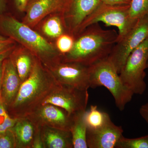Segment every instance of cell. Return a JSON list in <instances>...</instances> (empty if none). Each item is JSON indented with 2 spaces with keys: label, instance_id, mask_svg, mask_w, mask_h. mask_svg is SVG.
<instances>
[{
  "label": "cell",
  "instance_id": "f546056e",
  "mask_svg": "<svg viewBox=\"0 0 148 148\" xmlns=\"http://www.w3.org/2000/svg\"><path fill=\"white\" fill-rule=\"evenodd\" d=\"M141 116L148 123V102L142 106L140 110Z\"/></svg>",
  "mask_w": 148,
  "mask_h": 148
},
{
  "label": "cell",
  "instance_id": "7c38bea8",
  "mask_svg": "<svg viewBox=\"0 0 148 148\" xmlns=\"http://www.w3.org/2000/svg\"><path fill=\"white\" fill-rule=\"evenodd\" d=\"M68 3L69 0H32L27 9L23 23L33 27L51 13L59 12L64 14Z\"/></svg>",
  "mask_w": 148,
  "mask_h": 148
},
{
  "label": "cell",
  "instance_id": "1f68e13d",
  "mask_svg": "<svg viewBox=\"0 0 148 148\" xmlns=\"http://www.w3.org/2000/svg\"><path fill=\"white\" fill-rule=\"evenodd\" d=\"M6 3V0H0V14L5 10Z\"/></svg>",
  "mask_w": 148,
  "mask_h": 148
},
{
  "label": "cell",
  "instance_id": "7402d4cb",
  "mask_svg": "<svg viewBox=\"0 0 148 148\" xmlns=\"http://www.w3.org/2000/svg\"><path fill=\"white\" fill-rule=\"evenodd\" d=\"M115 148H148V135L140 138H127L123 135Z\"/></svg>",
  "mask_w": 148,
  "mask_h": 148
},
{
  "label": "cell",
  "instance_id": "83f0119b",
  "mask_svg": "<svg viewBox=\"0 0 148 148\" xmlns=\"http://www.w3.org/2000/svg\"><path fill=\"white\" fill-rule=\"evenodd\" d=\"M101 2L108 5H129L131 0H101Z\"/></svg>",
  "mask_w": 148,
  "mask_h": 148
},
{
  "label": "cell",
  "instance_id": "d6a6232c",
  "mask_svg": "<svg viewBox=\"0 0 148 148\" xmlns=\"http://www.w3.org/2000/svg\"><path fill=\"white\" fill-rule=\"evenodd\" d=\"M3 69L4 65L3 62V64L0 65V82H1L2 80Z\"/></svg>",
  "mask_w": 148,
  "mask_h": 148
},
{
  "label": "cell",
  "instance_id": "44dd1931",
  "mask_svg": "<svg viewBox=\"0 0 148 148\" xmlns=\"http://www.w3.org/2000/svg\"><path fill=\"white\" fill-rule=\"evenodd\" d=\"M42 31L48 36L53 38H58L64 32L61 20L57 16L48 19L43 25Z\"/></svg>",
  "mask_w": 148,
  "mask_h": 148
},
{
  "label": "cell",
  "instance_id": "d4e9b609",
  "mask_svg": "<svg viewBox=\"0 0 148 148\" xmlns=\"http://www.w3.org/2000/svg\"><path fill=\"white\" fill-rule=\"evenodd\" d=\"M16 148V142L11 129L0 134V148Z\"/></svg>",
  "mask_w": 148,
  "mask_h": 148
},
{
  "label": "cell",
  "instance_id": "f1b7e54d",
  "mask_svg": "<svg viewBox=\"0 0 148 148\" xmlns=\"http://www.w3.org/2000/svg\"><path fill=\"white\" fill-rule=\"evenodd\" d=\"M13 44L12 40L10 39L0 41V53L13 48Z\"/></svg>",
  "mask_w": 148,
  "mask_h": 148
},
{
  "label": "cell",
  "instance_id": "7a4b0ae2",
  "mask_svg": "<svg viewBox=\"0 0 148 148\" xmlns=\"http://www.w3.org/2000/svg\"><path fill=\"white\" fill-rule=\"evenodd\" d=\"M74 37L77 38H74L71 50L61 55V61L90 66L108 58L117 41L118 34L114 29L104 30L96 23Z\"/></svg>",
  "mask_w": 148,
  "mask_h": 148
},
{
  "label": "cell",
  "instance_id": "d590c367",
  "mask_svg": "<svg viewBox=\"0 0 148 148\" xmlns=\"http://www.w3.org/2000/svg\"><path fill=\"white\" fill-rule=\"evenodd\" d=\"M147 68H148V61L147 63Z\"/></svg>",
  "mask_w": 148,
  "mask_h": 148
},
{
  "label": "cell",
  "instance_id": "30bf717a",
  "mask_svg": "<svg viewBox=\"0 0 148 148\" xmlns=\"http://www.w3.org/2000/svg\"><path fill=\"white\" fill-rule=\"evenodd\" d=\"M26 117L36 126L46 125L69 130H71L73 121V116L65 110L50 104L39 106Z\"/></svg>",
  "mask_w": 148,
  "mask_h": 148
},
{
  "label": "cell",
  "instance_id": "e575fe53",
  "mask_svg": "<svg viewBox=\"0 0 148 148\" xmlns=\"http://www.w3.org/2000/svg\"><path fill=\"white\" fill-rule=\"evenodd\" d=\"M2 81L0 82V101L1 99V93Z\"/></svg>",
  "mask_w": 148,
  "mask_h": 148
},
{
  "label": "cell",
  "instance_id": "8992f818",
  "mask_svg": "<svg viewBox=\"0 0 148 148\" xmlns=\"http://www.w3.org/2000/svg\"><path fill=\"white\" fill-rule=\"evenodd\" d=\"M148 61V38L130 54L119 75L123 83L134 94L146 90L145 70Z\"/></svg>",
  "mask_w": 148,
  "mask_h": 148
},
{
  "label": "cell",
  "instance_id": "9a60e30c",
  "mask_svg": "<svg viewBox=\"0 0 148 148\" xmlns=\"http://www.w3.org/2000/svg\"><path fill=\"white\" fill-rule=\"evenodd\" d=\"M44 148H73L71 130L49 126H41Z\"/></svg>",
  "mask_w": 148,
  "mask_h": 148
},
{
  "label": "cell",
  "instance_id": "3957f363",
  "mask_svg": "<svg viewBox=\"0 0 148 148\" xmlns=\"http://www.w3.org/2000/svg\"><path fill=\"white\" fill-rule=\"evenodd\" d=\"M1 26L10 37L27 47L44 65L61 59V54L53 46L27 24L13 17L7 16L1 21Z\"/></svg>",
  "mask_w": 148,
  "mask_h": 148
},
{
  "label": "cell",
  "instance_id": "5b68a950",
  "mask_svg": "<svg viewBox=\"0 0 148 148\" xmlns=\"http://www.w3.org/2000/svg\"><path fill=\"white\" fill-rule=\"evenodd\" d=\"M129 7V5H111L101 3L83 22L76 35L90 25L102 22L107 26L117 28L118 40L126 35L138 21L130 17Z\"/></svg>",
  "mask_w": 148,
  "mask_h": 148
},
{
  "label": "cell",
  "instance_id": "6da1fadb",
  "mask_svg": "<svg viewBox=\"0 0 148 148\" xmlns=\"http://www.w3.org/2000/svg\"><path fill=\"white\" fill-rule=\"evenodd\" d=\"M60 84L36 58L31 74L21 83L14 101L7 110L12 117H25L41 106Z\"/></svg>",
  "mask_w": 148,
  "mask_h": 148
},
{
  "label": "cell",
  "instance_id": "e0dca14e",
  "mask_svg": "<svg viewBox=\"0 0 148 148\" xmlns=\"http://www.w3.org/2000/svg\"><path fill=\"white\" fill-rule=\"evenodd\" d=\"M86 111L78 113L73 116V123L71 131L73 138V148H88L86 140L87 126L84 117Z\"/></svg>",
  "mask_w": 148,
  "mask_h": 148
},
{
  "label": "cell",
  "instance_id": "d6986e66",
  "mask_svg": "<svg viewBox=\"0 0 148 148\" xmlns=\"http://www.w3.org/2000/svg\"><path fill=\"white\" fill-rule=\"evenodd\" d=\"M84 117L87 128L90 129L102 127L111 120L107 113L99 110L97 106L92 105L89 110L85 111Z\"/></svg>",
  "mask_w": 148,
  "mask_h": 148
},
{
  "label": "cell",
  "instance_id": "484cf974",
  "mask_svg": "<svg viewBox=\"0 0 148 148\" xmlns=\"http://www.w3.org/2000/svg\"><path fill=\"white\" fill-rule=\"evenodd\" d=\"M32 148H44L42 138L41 135L40 127L36 126V130Z\"/></svg>",
  "mask_w": 148,
  "mask_h": 148
},
{
  "label": "cell",
  "instance_id": "603a6c76",
  "mask_svg": "<svg viewBox=\"0 0 148 148\" xmlns=\"http://www.w3.org/2000/svg\"><path fill=\"white\" fill-rule=\"evenodd\" d=\"M17 119H18L11 116L1 99L0 101V134L11 129L15 125Z\"/></svg>",
  "mask_w": 148,
  "mask_h": 148
},
{
  "label": "cell",
  "instance_id": "ac0fdd59",
  "mask_svg": "<svg viewBox=\"0 0 148 148\" xmlns=\"http://www.w3.org/2000/svg\"><path fill=\"white\" fill-rule=\"evenodd\" d=\"M21 82L29 76L33 69L35 60L37 57L31 52L21 51L12 53L10 56Z\"/></svg>",
  "mask_w": 148,
  "mask_h": 148
},
{
  "label": "cell",
  "instance_id": "ba28073f",
  "mask_svg": "<svg viewBox=\"0 0 148 148\" xmlns=\"http://www.w3.org/2000/svg\"><path fill=\"white\" fill-rule=\"evenodd\" d=\"M45 66L61 84L82 90L90 88L89 66L61 60Z\"/></svg>",
  "mask_w": 148,
  "mask_h": 148
},
{
  "label": "cell",
  "instance_id": "52a82bcc",
  "mask_svg": "<svg viewBox=\"0 0 148 148\" xmlns=\"http://www.w3.org/2000/svg\"><path fill=\"white\" fill-rule=\"evenodd\" d=\"M148 38V15L138 19L134 27L118 40L108 59L119 74L128 56Z\"/></svg>",
  "mask_w": 148,
  "mask_h": 148
},
{
  "label": "cell",
  "instance_id": "5bb4252c",
  "mask_svg": "<svg viewBox=\"0 0 148 148\" xmlns=\"http://www.w3.org/2000/svg\"><path fill=\"white\" fill-rule=\"evenodd\" d=\"M3 65L1 98L7 108L14 101L22 82L10 57L4 61Z\"/></svg>",
  "mask_w": 148,
  "mask_h": 148
},
{
  "label": "cell",
  "instance_id": "9c48e42d",
  "mask_svg": "<svg viewBox=\"0 0 148 148\" xmlns=\"http://www.w3.org/2000/svg\"><path fill=\"white\" fill-rule=\"evenodd\" d=\"M88 98V90H80L61 84L42 105L50 104L58 106L65 110L70 115L73 116L86 110Z\"/></svg>",
  "mask_w": 148,
  "mask_h": 148
},
{
  "label": "cell",
  "instance_id": "2e32d148",
  "mask_svg": "<svg viewBox=\"0 0 148 148\" xmlns=\"http://www.w3.org/2000/svg\"><path fill=\"white\" fill-rule=\"evenodd\" d=\"M16 148H32L36 126L27 117L18 119L11 128Z\"/></svg>",
  "mask_w": 148,
  "mask_h": 148
},
{
  "label": "cell",
  "instance_id": "277c9868",
  "mask_svg": "<svg viewBox=\"0 0 148 148\" xmlns=\"http://www.w3.org/2000/svg\"><path fill=\"white\" fill-rule=\"evenodd\" d=\"M90 88L106 87L114 99L119 110L123 111L134 93L123 83L119 73L108 58L89 66Z\"/></svg>",
  "mask_w": 148,
  "mask_h": 148
},
{
  "label": "cell",
  "instance_id": "8fae6325",
  "mask_svg": "<svg viewBox=\"0 0 148 148\" xmlns=\"http://www.w3.org/2000/svg\"><path fill=\"white\" fill-rule=\"evenodd\" d=\"M101 3V0H69L64 15L69 34L76 36L83 22Z\"/></svg>",
  "mask_w": 148,
  "mask_h": 148
},
{
  "label": "cell",
  "instance_id": "4dcf8cb0",
  "mask_svg": "<svg viewBox=\"0 0 148 148\" xmlns=\"http://www.w3.org/2000/svg\"><path fill=\"white\" fill-rule=\"evenodd\" d=\"M13 51V48L0 53V65L3 64V61L9 58Z\"/></svg>",
  "mask_w": 148,
  "mask_h": 148
},
{
  "label": "cell",
  "instance_id": "836d02e7",
  "mask_svg": "<svg viewBox=\"0 0 148 148\" xmlns=\"http://www.w3.org/2000/svg\"><path fill=\"white\" fill-rule=\"evenodd\" d=\"M8 39V38H5L3 36H1L0 35V41H2L5 40H7Z\"/></svg>",
  "mask_w": 148,
  "mask_h": 148
},
{
  "label": "cell",
  "instance_id": "4316f807",
  "mask_svg": "<svg viewBox=\"0 0 148 148\" xmlns=\"http://www.w3.org/2000/svg\"><path fill=\"white\" fill-rule=\"evenodd\" d=\"M32 0H13L16 8L20 11L23 12L27 9Z\"/></svg>",
  "mask_w": 148,
  "mask_h": 148
},
{
  "label": "cell",
  "instance_id": "ffe728a7",
  "mask_svg": "<svg viewBox=\"0 0 148 148\" xmlns=\"http://www.w3.org/2000/svg\"><path fill=\"white\" fill-rule=\"evenodd\" d=\"M128 13L130 17L136 21L148 15V0H131Z\"/></svg>",
  "mask_w": 148,
  "mask_h": 148
},
{
  "label": "cell",
  "instance_id": "cb8c5ba5",
  "mask_svg": "<svg viewBox=\"0 0 148 148\" xmlns=\"http://www.w3.org/2000/svg\"><path fill=\"white\" fill-rule=\"evenodd\" d=\"M74 37L69 34H64L58 37L56 46L61 55L69 53L73 46Z\"/></svg>",
  "mask_w": 148,
  "mask_h": 148
},
{
  "label": "cell",
  "instance_id": "4fadbf2b",
  "mask_svg": "<svg viewBox=\"0 0 148 148\" xmlns=\"http://www.w3.org/2000/svg\"><path fill=\"white\" fill-rule=\"evenodd\" d=\"M121 126L114 124L110 120L102 127L96 129L87 128L88 148H114L123 136Z\"/></svg>",
  "mask_w": 148,
  "mask_h": 148
}]
</instances>
